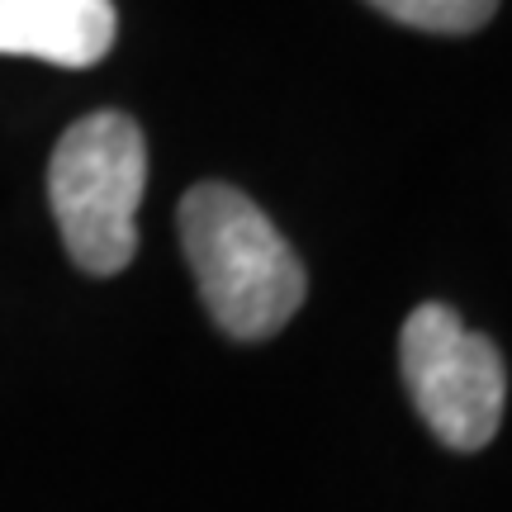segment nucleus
<instances>
[{
  "instance_id": "7ed1b4c3",
  "label": "nucleus",
  "mask_w": 512,
  "mask_h": 512,
  "mask_svg": "<svg viewBox=\"0 0 512 512\" xmlns=\"http://www.w3.org/2000/svg\"><path fill=\"white\" fill-rule=\"evenodd\" d=\"M399 361L408 399L451 451H479L498 437L508 366L489 337L470 332L446 304H418L403 323Z\"/></svg>"
},
{
  "instance_id": "f03ea898",
  "label": "nucleus",
  "mask_w": 512,
  "mask_h": 512,
  "mask_svg": "<svg viewBox=\"0 0 512 512\" xmlns=\"http://www.w3.org/2000/svg\"><path fill=\"white\" fill-rule=\"evenodd\" d=\"M147 185L143 128L119 110L86 114L48 162V200L67 256L91 275H119L138 252V204Z\"/></svg>"
},
{
  "instance_id": "20e7f679",
  "label": "nucleus",
  "mask_w": 512,
  "mask_h": 512,
  "mask_svg": "<svg viewBox=\"0 0 512 512\" xmlns=\"http://www.w3.org/2000/svg\"><path fill=\"white\" fill-rule=\"evenodd\" d=\"M114 0H0V53L95 67L114 48Z\"/></svg>"
},
{
  "instance_id": "f257e3e1",
  "label": "nucleus",
  "mask_w": 512,
  "mask_h": 512,
  "mask_svg": "<svg viewBox=\"0 0 512 512\" xmlns=\"http://www.w3.org/2000/svg\"><path fill=\"white\" fill-rule=\"evenodd\" d=\"M181 247L214 323L238 342L275 337L309 294L304 261L280 228L223 181L195 185L181 200Z\"/></svg>"
},
{
  "instance_id": "39448f33",
  "label": "nucleus",
  "mask_w": 512,
  "mask_h": 512,
  "mask_svg": "<svg viewBox=\"0 0 512 512\" xmlns=\"http://www.w3.org/2000/svg\"><path fill=\"white\" fill-rule=\"evenodd\" d=\"M366 5L427 34H475L498 10V0H366Z\"/></svg>"
}]
</instances>
